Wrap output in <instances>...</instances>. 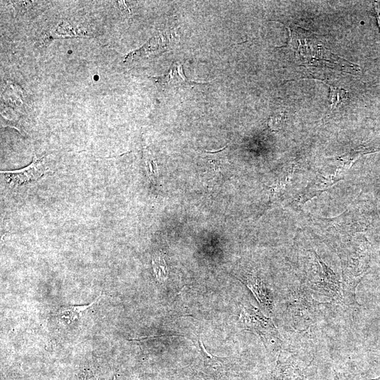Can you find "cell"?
<instances>
[{"label":"cell","mask_w":380,"mask_h":380,"mask_svg":"<svg viewBox=\"0 0 380 380\" xmlns=\"http://www.w3.org/2000/svg\"><path fill=\"white\" fill-rule=\"evenodd\" d=\"M370 245L365 237L352 241L341 251L342 279L361 281L369 267Z\"/></svg>","instance_id":"1"},{"label":"cell","mask_w":380,"mask_h":380,"mask_svg":"<svg viewBox=\"0 0 380 380\" xmlns=\"http://www.w3.org/2000/svg\"><path fill=\"white\" fill-rule=\"evenodd\" d=\"M240 320L246 329L259 335L265 344L278 334L272 321L253 305L242 307Z\"/></svg>","instance_id":"2"},{"label":"cell","mask_w":380,"mask_h":380,"mask_svg":"<svg viewBox=\"0 0 380 380\" xmlns=\"http://www.w3.org/2000/svg\"><path fill=\"white\" fill-rule=\"evenodd\" d=\"M49 170L44 158L34 157L32 163L25 168L13 171H1V173L9 185L16 186L37 180Z\"/></svg>","instance_id":"3"},{"label":"cell","mask_w":380,"mask_h":380,"mask_svg":"<svg viewBox=\"0 0 380 380\" xmlns=\"http://www.w3.org/2000/svg\"><path fill=\"white\" fill-rule=\"evenodd\" d=\"M200 352L202 355V371L208 377L218 379L226 372V363L224 358L217 357L205 350L201 338L198 339Z\"/></svg>","instance_id":"4"},{"label":"cell","mask_w":380,"mask_h":380,"mask_svg":"<svg viewBox=\"0 0 380 380\" xmlns=\"http://www.w3.org/2000/svg\"><path fill=\"white\" fill-rule=\"evenodd\" d=\"M101 294L102 293H101L96 300L89 304L63 306L53 314V316L58 317L68 324H72L77 320L83 312L86 311L99 301Z\"/></svg>","instance_id":"5"},{"label":"cell","mask_w":380,"mask_h":380,"mask_svg":"<svg viewBox=\"0 0 380 380\" xmlns=\"http://www.w3.org/2000/svg\"><path fill=\"white\" fill-rule=\"evenodd\" d=\"M245 284L253 291L262 306L268 308V310H272V298L260 279L258 277L249 276L246 279Z\"/></svg>","instance_id":"6"},{"label":"cell","mask_w":380,"mask_h":380,"mask_svg":"<svg viewBox=\"0 0 380 380\" xmlns=\"http://www.w3.org/2000/svg\"><path fill=\"white\" fill-rule=\"evenodd\" d=\"M312 80L322 82L329 87L331 105L330 112H332L334 110L337 108L348 99V94L344 89L334 87L323 80H317L316 78H312Z\"/></svg>","instance_id":"7"},{"label":"cell","mask_w":380,"mask_h":380,"mask_svg":"<svg viewBox=\"0 0 380 380\" xmlns=\"http://www.w3.org/2000/svg\"><path fill=\"white\" fill-rule=\"evenodd\" d=\"M144 160L147 175L151 184L156 185L158 179V170L156 160L148 149H144Z\"/></svg>","instance_id":"8"},{"label":"cell","mask_w":380,"mask_h":380,"mask_svg":"<svg viewBox=\"0 0 380 380\" xmlns=\"http://www.w3.org/2000/svg\"><path fill=\"white\" fill-rule=\"evenodd\" d=\"M152 265L157 281L163 283L167 278V267L164 258L160 255H156L152 259Z\"/></svg>","instance_id":"9"},{"label":"cell","mask_w":380,"mask_h":380,"mask_svg":"<svg viewBox=\"0 0 380 380\" xmlns=\"http://www.w3.org/2000/svg\"><path fill=\"white\" fill-rule=\"evenodd\" d=\"M11 2L18 12L26 11L31 8L33 4V1H13Z\"/></svg>","instance_id":"10"},{"label":"cell","mask_w":380,"mask_h":380,"mask_svg":"<svg viewBox=\"0 0 380 380\" xmlns=\"http://www.w3.org/2000/svg\"><path fill=\"white\" fill-rule=\"evenodd\" d=\"M282 118L283 115L281 114L272 117L269 122V126L273 129H276V127H279L282 122Z\"/></svg>","instance_id":"11"},{"label":"cell","mask_w":380,"mask_h":380,"mask_svg":"<svg viewBox=\"0 0 380 380\" xmlns=\"http://www.w3.org/2000/svg\"><path fill=\"white\" fill-rule=\"evenodd\" d=\"M81 380H99V377L94 372L87 371L83 374Z\"/></svg>","instance_id":"12"},{"label":"cell","mask_w":380,"mask_h":380,"mask_svg":"<svg viewBox=\"0 0 380 380\" xmlns=\"http://www.w3.org/2000/svg\"><path fill=\"white\" fill-rule=\"evenodd\" d=\"M334 380H341L338 373L334 370Z\"/></svg>","instance_id":"13"},{"label":"cell","mask_w":380,"mask_h":380,"mask_svg":"<svg viewBox=\"0 0 380 380\" xmlns=\"http://www.w3.org/2000/svg\"><path fill=\"white\" fill-rule=\"evenodd\" d=\"M373 380H380V376H379L378 378L374 379H373Z\"/></svg>","instance_id":"14"}]
</instances>
